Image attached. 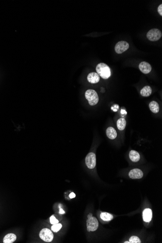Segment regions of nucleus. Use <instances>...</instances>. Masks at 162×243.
Returning <instances> with one entry per match:
<instances>
[{
  "label": "nucleus",
  "instance_id": "f03ea898",
  "mask_svg": "<svg viewBox=\"0 0 162 243\" xmlns=\"http://www.w3.org/2000/svg\"><path fill=\"white\" fill-rule=\"evenodd\" d=\"M85 97L88 101L90 105L94 106L97 104L99 102V96L97 93L93 89H88L85 93Z\"/></svg>",
  "mask_w": 162,
  "mask_h": 243
},
{
  "label": "nucleus",
  "instance_id": "a211bd4d",
  "mask_svg": "<svg viewBox=\"0 0 162 243\" xmlns=\"http://www.w3.org/2000/svg\"><path fill=\"white\" fill-rule=\"evenodd\" d=\"M100 217L102 220L105 221H109L113 219V215L106 212H103L100 213Z\"/></svg>",
  "mask_w": 162,
  "mask_h": 243
},
{
  "label": "nucleus",
  "instance_id": "6e6552de",
  "mask_svg": "<svg viewBox=\"0 0 162 243\" xmlns=\"http://www.w3.org/2000/svg\"><path fill=\"white\" fill-rule=\"evenodd\" d=\"M129 176L133 179H140L143 176V172L141 170L135 168L131 170L129 173Z\"/></svg>",
  "mask_w": 162,
  "mask_h": 243
},
{
  "label": "nucleus",
  "instance_id": "1a4fd4ad",
  "mask_svg": "<svg viewBox=\"0 0 162 243\" xmlns=\"http://www.w3.org/2000/svg\"><path fill=\"white\" fill-rule=\"evenodd\" d=\"M139 68L141 72L144 74L149 73L152 69L151 65L146 62L140 63L139 65Z\"/></svg>",
  "mask_w": 162,
  "mask_h": 243
},
{
  "label": "nucleus",
  "instance_id": "ddd939ff",
  "mask_svg": "<svg viewBox=\"0 0 162 243\" xmlns=\"http://www.w3.org/2000/svg\"><path fill=\"white\" fill-rule=\"evenodd\" d=\"M17 239V236L14 233H9L6 235L3 239L4 243H12Z\"/></svg>",
  "mask_w": 162,
  "mask_h": 243
},
{
  "label": "nucleus",
  "instance_id": "dca6fc26",
  "mask_svg": "<svg viewBox=\"0 0 162 243\" xmlns=\"http://www.w3.org/2000/svg\"><path fill=\"white\" fill-rule=\"evenodd\" d=\"M152 93V89L149 86H146L141 89L140 91L141 95L143 97H148L151 95Z\"/></svg>",
  "mask_w": 162,
  "mask_h": 243
},
{
  "label": "nucleus",
  "instance_id": "412c9836",
  "mask_svg": "<svg viewBox=\"0 0 162 243\" xmlns=\"http://www.w3.org/2000/svg\"><path fill=\"white\" fill-rule=\"evenodd\" d=\"M50 220L51 223L52 224V225H54L55 224L59 223V221L55 218V216L54 215H52L50 217Z\"/></svg>",
  "mask_w": 162,
  "mask_h": 243
},
{
  "label": "nucleus",
  "instance_id": "bb28decb",
  "mask_svg": "<svg viewBox=\"0 0 162 243\" xmlns=\"http://www.w3.org/2000/svg\"><path fill=\"white\" fill-rule=\"evenodd\" d=\"M124 243H130V242H128V241H126V242H124Z\"/></svg>",
  "mask_w": 162,
  "mask_h": 243
},
{
  "label": "nucleus",
  "instance_id": "423d86ee",
  "mask_svg": "<svg viewBox=\"0 0 162 243\" xmlns=\"http://www.w3.org/2000/svg\"><path fill=\"white\" fill-rule=\"evenodd\" d=\"M86 164L89 169L94 168L96 165V156L94 153H89L86 157Z\"/></svg>",
  "mask_w": 162,
  "mask_h": 243
},
{
  "label": "nucleus",
  "instance_id": "f257e3e1",
  "mask_svg": "<svg viewBox=\"0 0 162 243\" xmlns=\"http://www.w3.org/2000/svg\"><path fill=\"white\" fill-rule=\"evenodd\" d=\"M96 71L99 76L104 79H107L111 76V70L108 65L100 63L96 66Z\"/></svg>",
  "mask_w": 162,
  "mask_h": 243
},
{
  "label": "nucleus",
  "instance_id": "aec40b11",
  "mask_svg": "<svg viewBox=\"0 0 162 243\" xmlns=\"http://www.w3.org/2000/svg\"><path fill=\"white\" fill-rule=\"evenodd\" d=\"M130 243H140L141 240L137 236H132L129 240Z\"/></svg>",
  "mask_w": 162,
  "mask_h": 243
},
{
  "label": "nucleus",
  "instance_id": "9d476101",
  "mask_svg": "<svg viewBox=\"0 0 162 243\" xmlns=\"http://www.w3.org/2000/svg\"><path fill=\"white\" fill-rule=\"evenodd\" d=\"M100 76L96 72H91L88 76V80L90 83H96L100 81Z\"/></svg>",
  "mask_w": 162,
  "mask_h": 243
},
{
  "label": "nucleus",
  "instance_id": "f8f14e48",
  "mask_svg": "<svg viewBox=\"0 0 162 243\" xmlns=\"http://www.w3.org/2000/svg\"><path fill=\"white\" fill-rule=\"evenodd\" d=\"M106 135L110 139H114L117 136V133L115 129L112 127H109L106 130Z\"/></svg>",
  "mask_w": 162,
  "mask_h": 243
},
{
  "label": "nucleus",
  "instance_id": "0eeeda50",
  "mask_svg": "<svg viewBox=\"0 0 162 243\" xmlns=\"http://www.w3.org/2000/svg\"><path fill=\"white\" fill-rule=\"evenodd\" d=\"M129 48V44L126 41H120L117 43L115 46V51L117 54H122L127 51Z\"/></svg>",
  "mask_w": 162,
  "mask_h": 243
},
{
  "label": "nucleus",
  "instance_id": "7ed1b4c3",
  "mask_svg": "<svg viewBox=\"0 0 162 243\" xmlns=\"http://www.w3.org/2000/svg\"><path fill=\"white\" fill-rule=\"evenodd\" d=\"M88 219L86 221L88 232H94L99 227V222L96 218L92 216L91 213L88 215Z\"/></svg>",
  "mask_w": 162,
  "mask_h": 243
},
{
  "label": "nucleus",
  "instance_id": "a878e982",
  "mask_svg": "<svg viewBox=\"0 0 162 243\" xmlns=\"http://www.w3.org/2000/svg\"><path fill=\"white\" fill-rule=\"evenodd\" d=\"M121 113L122 114H127V112H126L125 110H122L121 111Z\"/></svg>",
  "mask_w": 162,
  "mask_h": 243
},
{
  "label": "nucleus",
  "instance_id": "20e7f679",
  "mask_svg": "<svg viewBox=\"0 0 162 243\" xmlns=\"http://www.w3.org/2000/svg\"><path fill=\"white\" fill-rule=\"evenodd\" d=\"M40 237L45 242H51L54 239V235L50 229L44 228L40 232Z\"/></svg>",
  "mask_w": 162,
  "mask_h": 243
},
{
  "label": "nucleus",
  "instance_id": "5701e85b",
  "mask_svg": "<svg viewBox=\"0 0 162 243\" xmlns=\"http://www.w3.org/2000/svg\"><path fill=\"white\" fill-rule=\"evenodd\" d=\"M118 108V105H115L114 106L112 107L111 109L113 110L114 112H117V109Z\"/></svg>",
  "mask_w": 162,
  "mask_h": 243
},
{
  "label": "nucleus",
  "instance_id": "39448f33",
  "mask_svg": "<svg viewBox=\"0 0 162 243\" xmlns=\"http://www.w3.org/2000/svg\"><path fill=\"white\" fill-rule=\"evenodd\" d=\"M147 38L151 41H157L162 37V32L158 29H152L148 32Z\"/></svg>",
  "mask_w": 162,
  "mask_h": 243
},
{
  "label": "nucleus",
  "instance_id": "f3484780",
  "mask_svg": "<svg viewBox=\"0 0 162 243\" xmlns=\"http://www.w3.org/2000/svg\"><path fill=\"white\" fill-rule=\"evenodd\" d=\"M126 125V121L124 118L118 119L117 121V127L118 130L122 131L124 130Z\"/></svg>",
  "mask_w": 162,
  "mask_h": 243
},
{
  "label": "nucleus",
  "instance_id": "2eb2a0df",
  "mask_svg": "<svg viewBox=\"0 0 162 243\" xmlns=\"http://www.w3.org/2000/svg\"><path fill=\"white\" fill-rule=\"evenodd\" d=\"M149 107L151 111L154 113H158L159 111V105L155 101H152L149 103Z\"/></svg>",
  "mask_w": 162,
  "mask_h": 243
},
{
  "label": "nucleus",
  "instance_id": "393cba45",
  "mask_svg": "<svg viewBox=\"0 0 162 243\" xmlns=\"http://www.w3.org/2000/svg\"><path fill=\"white\" fill-rule=\"evenodd\" d=\"M65 213V211H64L62 209V208H60V210H59V213H60V214H64V213Z\"/></svg>",
  "mask_w": 162,
  "mask_h": 243
},
{
  "label": "nucleus",
  "instance_id": "4be33fe9",
  "mask_svg": "<svg viewBox=\"0 0 162 243\" xmlns=\"http://www.w3.org/2000/svg\"><path fill=\"white\" fill-rule=\"evenodd\" d=\"M158 13H159L160 16H162V4H161L158 6Z\"/></svg>",
  "mask_w": 162,
  "mask_h": 243
},
{
  "label": "nucleus",
  "instance_id": "4468645a",
  "mask_svg": "<svg viewBox=\"0 0 162 243\" xmlns=\"http://www.w3.org/2000/svg\"><path fill=\"white\" fill-rule=\"evenodd\" d=\"M129 157L130 159L134 162H138L140 159V154L138 152L135 150H131L129 153Z\"/></svg>",
  "mask_w": 162,
  "mask_h": 243
},
{
  "label": "nucleus",
  "instance_id": "9b49d317",
  "mask_svg": "<svg viewBox=\"0 0 162 243\" xmlns=\"http://www.w3.org/2000/svg\"><path fill=\"white\" fill-rule=\"evenodd\" d=\"M152 212L151 210L147 208L143 212V218L146 222H149L152 219Z\"/></svg>",
  "mask_w": 162,
  "mask_h": 243
},
{
  "label": "nucleus",
  "instance_id": "6ab92c4d",
  "mask_svg": "<svg viewBox=\"0 0 162 243\" xmlns=\"http://www.w3.org/2000/svg\"><path fill=\"white\" fill-rule=\"evenodd\" d=\"M62 227V224L60 223H58L52 225V227H51V230L53 232H58L61 229Z\"/></svg>",
  "mask_w": 162,
  "mask_h": 243
},
{
  "label": "nucleus",
  "instance_id": "b1692460",
  "mask_svg": "<svg viewBox=\"0 0 162 243\" xmlns=\"http://www.w3.org/2000/svg\"><path fill=\"white\" fill-rule=\"evenodd\" d=\"M69 196L71 198H74L76 196V195H75L74 193H71V194H69Z\"/></svg>",
  "mask_w": 162,
  "mask_h": 243
}]
</instances>
